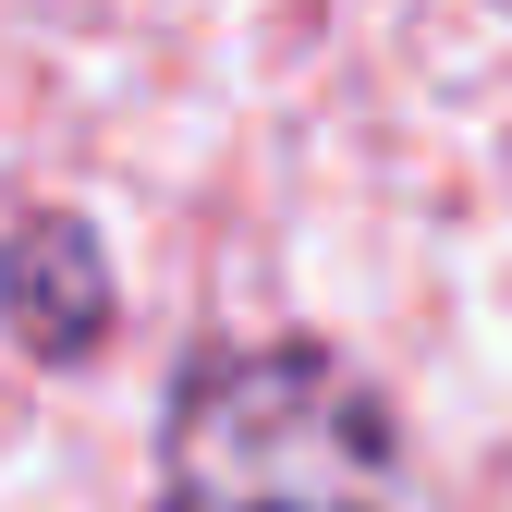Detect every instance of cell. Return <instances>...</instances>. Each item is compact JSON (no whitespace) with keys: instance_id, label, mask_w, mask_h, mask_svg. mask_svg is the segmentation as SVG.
<instances>
[{"instance_id":"1","label":"cell","mask_w":512,"mask_h":512,"mask_svg":"<svg viewBox=\"0 0 512 512\" xmlns=\"http://www.w3.org/2000/svg\"><path fill=\"white\" fill-rule=\"evenodd\" d=\"M415 439L403 403L342 342H208L183 354L159 439H147V512H403Z\"/></svg>"},{"instance_id":"2","label":"cell","mask_w":512,"mask_h":512,"mask_svg":"<svg viewBox=\"0 0 512 512\" xmlns=\"http://www.w3.org/2000/svg\"><path fill=\"white\" fill-rule=\"evenodd\" d=\"M0 330H13V354L37 366H86L110 354L122 330V269L86 208H25L13 232H0Z\"/></svg>"}]
</instances>
